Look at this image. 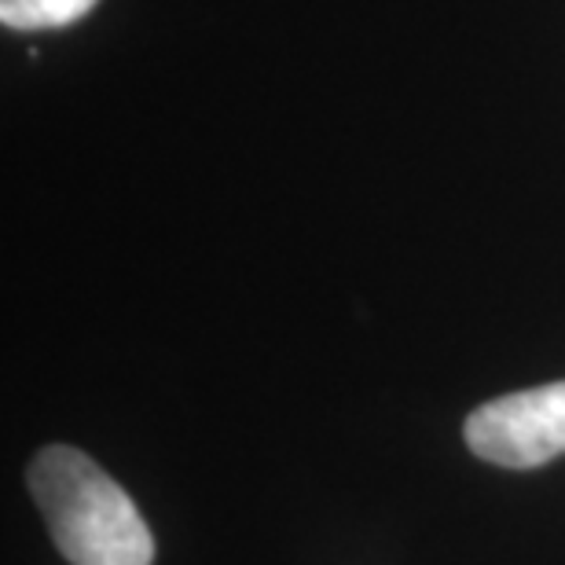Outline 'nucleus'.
<instances>
[{
  "instance_id": "f03ea898",
  "label": "nucleus",
  "mask_w": 565,
  "mask_h": 565,
  "mask_svg": "<svg viewBox=\"0 0 565 565\" xmlns=\"http://www.w3.org/2000/svg\"><path fill=\"white\" fill-rule=\"evenodd\" d=\"M462 440L478 459L503 470L544 467L565 451V379L495 397L462 423Z\"/></svg>"
},
{
  "instance_id": "7ed1b4c3",
  "label": "nucleus",
  "mask_w": 565,
  "mask_h": 565,
  "mask_svg": "<svg viewBox=\"0 0 565 565\" xmlns=\"http://www.w3.org/2000/svg\"><path fill=\"white\" fill-rule=\"evenodd\" d=\"M99 0H0V22L8 30H60L85 19Z\"/></svg>"
},
{
  "instance_id": "f257e3e1",
  "label": "nucleus",
  "mask_w": 565,
  "mask_h": 565,
  "mask_svg": "<svg viewBox=\"0 0 565 565\" xmlns=\"http://www.w3.org/2000/svg\"><path fill=\"white\" fill-rule=\"evenodd\" d=\"M30 492L52 544L74 565H151L154 536L126 489L71 445L41 448L30 462Z\"/></svg>"
}]
</instances>
